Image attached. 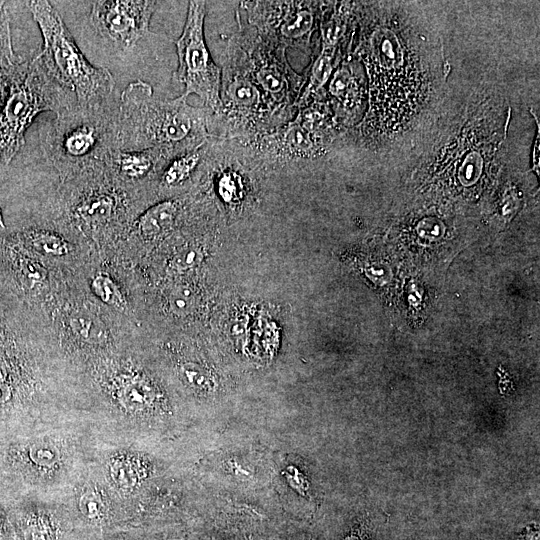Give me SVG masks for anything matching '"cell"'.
Wrapping results in <instances>:
<instances>
[{"label": "cell", "mask_w": 540, "mask_h": 540, "mask_svg": "<svg viewBox=\"0 0 540 540\" xmlns=\"http://www.w3.org/2000/svg\"><path fill=\"white\" fill-rule=\"evenodd\" d=\"M200 253L198 250L188 249L181 252L174 258V266L177 268H191L198 263Z\"/></svg>", "instance_id": "cb8c5ba5"}, {"label": "cell", "mask_w": 540, "mask_h": 540, "mask_svg": "<svg viewBox=\"0 0 540 540\" xmlns=\"http://www.w3.org/2000/svg\"><path fill=\"white\" fill-rule=\"evenodd\" d=\"M8 4L9 2L0 1V69L11 67L23 60L13 49Z\"/></svg>", "instance_id": "e0dca14e"}, {"label": "cell", "mask_w": 540, "mask_h": 540, "mask_svg": "<svg viewBox=\"0 0 540 540\" xmlns=\"http://www.w3.org/2000/svg\"><path fill=\"white\" fill-rule=\"evenodd\" d=\"M220 69L221 110L208 122L212 138L247 141L275 130L294 117L276 106L257 85L235 35L228 41Z\"/></svg>", "instance_id": "277c9868"}, {"label": "cell", "mask_w": 540, "mask_h": 540, "mask_svg": "<svg viewBox=\"0 0 540 540\" xmlns=\"http://www.w3.org/2000/svg\"><path fill=\"white\" fill-rule=\"evenodd\" d=\"M184 210L185 200L179 197L148 206L132 222L122 242L134 238L152 240L166 235L174 229Z\"/></svg>", "instance_id": "5bb4252c"}, {"label": "cell", "mask_w": 540, "mask_h": 540, "mask_svg": "<svg viewBox=\"0 0 540 540\" xmlns=\"http://www.w3.org/2000/svg\"><path fill=\"white\" fill-rule=\"evenodd\" d=\"M74 94L52 76L39 53L24 60L0 112V169L6 168L25 144V133L38 114L56 115L76 105Z\"/></svg>", "instance_id": "52a82bcc"}, {"label": "cell", "mask_w": 540, "mask_h": 540, "mask_svg": "<svg viewBox=\"0 0 540 540\" xmlns=\"http://www.w3.org/2000/svg\"><path fill=\"white\" fill-rule=\"evenodd\" d=\"M373 117L388 127L411 118L426 98L427 74L400 29L378 25L366 40Z\"/></svg>", "instance_id": "3957f363"}, {"label": "cell", "mask_w": 540, "mask_h": 540, "mask_svg": "<svg viewBox=\"0 0 540 540\" xmlns=\"http://www.w3.org/2000/svg\"><path fill=\"white\" fill-rule=\"evenodd\" d=\"M22 3L40 29L42 61L60 85L74 94L77 104L96 106L110 101L115 87L113 75L88 61L55 7L48 1Z\"/></svg>", "instance_id": "8992f818"}, {"label": "cell", "mask_w": 540, "mask_h": 540, "mask_svg": "<svg viewBox=\"0 0 540 540\" xmlns=\"http://www.w3.org/2000/svg\"><path fill=\"white\" fill-rule=\"evenodd\" d=\"M109 475L118 488L129 490L139 482L141 468L137 459L126 455L118 456L109 464Z\"/></svg>", "instance_id": "2e32d148"}, {"label": "cell", "mask_w": 540, "mask_h": 540, "mask_svg": "<svg viewBox=\"0 0 540 540\" xmlns=\"http://www.w3.org/2000/svg\"><path fill=\"white\" fill-rule=\"evenodd\" d=\"M14 395V387L10 384H0V407L11 402Z\"/></svg>", "instance_id": "d4e9b609"}, {"label": "cell", "mask_w": 540, "mask_h": 540, "mask_svg": "<svg viewBox=\"0 0 540 540\" xmlns=\"http://www.w3.org/2000/svg\"><path fill=\"white\" fill-rule=\"evenodd\" d=\"M151 203L142 194L122 185L102 163L60 179L44 204L41 223L73 241L95 244L98 256L106 244H120L135 218Z\"/></svg>", "instance_id": "6da1fadb"}, {"label": "cell", "mask_w": 540, "mask_h": 540, "mask_svg": "<svg viewBox=\"0 0 540 540\" xmlns=\"http://www.w3.org/2000/svg\"><path fill=\"white\" fill-rule=\"evenodd\" d=\"M2 524H3V521H2V513L0 511V532L2 530Z\"/></svg>", "instance_id": "4316f807"}, {"label": "cell", "mask_w": 540, "mask_h": 540, "mask_svg": "<svg viewBox=\"0 0 540 540\" xmlns=\"http://www.w3.org/2000/svg\"><path fill=\"white\" fill-rule=\"evenodd\" d=\"M316 2L243 1L246 22L268 42L306 50L315 25Z\"/></svg>", "instance_id": "30bf717a"}, {"label": "cell", "mask_w": 540, "mask_h": 540, "mask_svg": "<svg viewBox=\"0 0 540 540\" xmlns=\"http://www.w3.org/2000/svg\"><path fill=\"white\" fill-rule=\"evenodd\" d=\"M205 1H190L186 21L176 40L178 67L174 77L184 85L182 96L197 95L208 112L209 120L221 110V69L211 58L204 37Z\"/></svg>", "instance_id": "ba28073f"}, {"label": "cell", "mask_w": 540, "mask_h": 540, "mask_svg": "<svg viewBox=\"0 0 540 540\" xmlns=\"http://www.w3.org/2000/svg\"><path fill=\"white\" fill-rule=\"evenodd\" d=\"M23 61L24 59L16 65L0 69V112L8 99L12 83Z\"/></svg>", "instance_id": "7402d4cb"}, {"label": "cell", "mask_w": 540, "mask_h": 540, "mask_svg": "<svg viewBox=\"0 0 540 540\" xmlns=\"http://www.w3.org/2000/svg\"><path fill=\"white\" fill-rule=\"evenodd\" d=\"M26 540H51V531L48 524L39 517L29 518L24 525Z\"/></svg>", "instance_id": "ffe728a7"}, {"label": "cell", "mask_w": 540, "mask_h": 540, "mask_svg": "<svg viewBox=\"0 0 540 540\" xmlns=\"http://www.w3.org/2000/svg\"><path fill=\"white\" fill-rule=\"evenodd\" d=\"M170 158V155L159 149H115L107 156L104 164L122 185L143 194L154 204L151 190L155 188L158 175Z\"/></svg>", "instance_id": "7c38bea8"}, {"label": "cell", "mask_w": 540, "mask_h": 540, "mask_svg": "<svg viewBox=\"0 0 540 540\" xmlns=\"http://www.w3.org/2000/svg\"><path fill=\"white\" fill-rule=\"evenodd\" d=\"M79 509L90 520H100L105 515V501L96 487L86 488L79 497Z\"/></svg>", "instance_id": "d6986e66"}, {"label": "cell", "mask_w": 540, "mask_h": 540, "mask_svg": "<svg viewBox=\"0 0 540 540\" xmlns=\"http://www.w3.org/2000/svg\"><path fill=\"white\" fill-rule=\"evenodd\" d=\"M117 106L78 104L56 115L42 139V149L60 179L105 162L116 149Z\"/></svg>", "instance_id": "5b68a950"}, {"label": "cell", "mask_w": 540, "mask_h": 540, "mask_svg": "<svg viewBox=\"0 0 540 540\" xmlns=\"http://www.w3.org/2000/svg\"><path fill=\"white\" fill-rule=\"evenodd\" d=\"M169 303L174 312L186 313L192 308L194 297L189 289L177 287L170 293Z\"/></svg>", "instance_id": "44dd1931"}, {"label": "cell", "mask_w": 540, "mask_h": 540, "mask_svg": "<svg viewBox=\"0 0 540 540\" xmlns=\"http://www.w3.org/2000/svg\"><path fill=\"white\" fill-rule=\"evenodd\" d=\"M233 466V472L239 477H247L249 475V470L247 468H242L241 464L238 462H231Z\"/></svg>", "instance_id": "484cf974"}, {"label": "cell", "mask_w": 540, "mask_h": 540, "mask_svg": "<svg viewBox=\"0 0 540 540\" xmlns=\"http://www.w3.org/2000/svg\"><path fill=\"white\" fill-rule=\"evenodd\" d=\"M26 458L36 469L47 470L58 465L61 451L50 441H37L28 446Z\"/></svg>", "instance_id": "ac0fdd59"}, {"label": "cell", "mask_w": 540, "mask_h": 540, "mask_svg": "<svg viewBox=\"0 0 540 540\" xmlns=\"http://www.w3.org/2000/svg\"><path fill=\"white\" fill-rule=\"evenodd\" d=\"M212 137L202 145L171 157L158 175L155 190L164 199L176 198L175 191L190 183L203 169Z\"/></svg>", "instance_id": "4fadbf2b"}, {"label": "cell", "mask_w": 540, "mask_h": 540, "mask_svg": "<svg viewBox=\"0 0 540 540\" xmlns=\"http://www.w3.org/2000/svg\"><path fill=\"white\" fill-rule=\"evenodd\" d=\"M234 34L244 49L251 74L263 93L281 110L295 116L304 78L289 65L286 49L261 38L237 12Z\"/></svg>", "instance_id": "9c48e42d"}, {"label": "cell", "mask_w": 540, "mask_h": 540, "mask_svg": "<svg viewBox=\"0 0 540 540\" xmlns=\"http://www.w3.org/2000/svg\"><path fill=\"white\" fill-rule=\"evenodd\" d=\"M157 1L98 0L93 1L89 21L95 31L114 47L133 48L149 34L151 17Z\"/></svg>", "instance_id": "8fae6325"}, {"label": "cell", "mask_w": 540, "mask_h": 540, "mask_svg": "<svg viewBox=\"0 0 540 540\" xmlns=\"http://www.w3.org/2000/svg\"><path fill=\"white\" fill-rule=\"evenodd\" d=\"M180 373L182 378L192 387L202 388L207 386V377H205L204 372L200 370L199 366L195 364H183L180 368Z\"/></svg>", "instance_id": "603a6c76"}, {"label": "cell", "mask_w": 540, "mask_h": 540, "mask_svg": "<svg viewBox=\"0 0 540 540\" xmlns=\"http://www.w3.org/2000/svg\"><path fill=\"white\" fill-rule=\"evenodd\" d=\"M186 99H160L150 84L129 83L117 104L116 149H159L173 157L205 143L211 138L208 112Z\"/></svg>", "instance_id": "7a4b0ae2"}, {"label": "cell", "mask_w": 540, "mask_h": 540, "mask_svg": "<svg viewBox=\"0 0 540 540\" xmlns=\"http://www.w3.org/2000/svg\"><path fill=\"white\" fill-rule=\"evenodd\" d=\"M109 387L119 404L131 412L148 410L157 399L151 382L139 372L125 367L114 371Z\"/></svg>", "instance_id": "9a60e30c"}]
</instances>
